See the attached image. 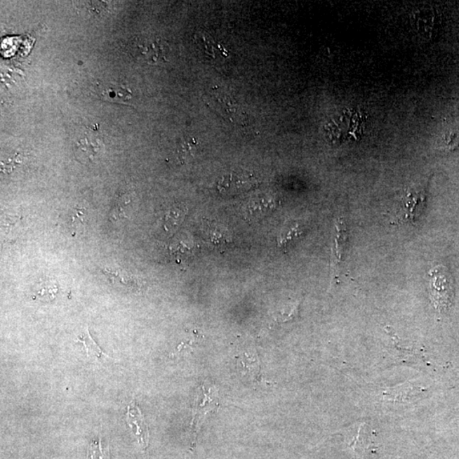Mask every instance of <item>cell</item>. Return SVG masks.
Returning <instances> with one entry per match:
<instances>
[{
    "instance_id": "obj_1",
    "label": "cell",
    "mask_w": 459,
    "mask_h": 459,
    "mask_svg": "<svg viewBox=\"0 0 459 459\" xmlns=\"http://www.w3.org/2000/svg\"><path fill=\"white\" fill-rule=\"evenodd\" d=\"M426 190L422 187L406 189L397 200L392 211V225H414L425 211Z\"/></svg>"
},
{
    "instance_id": "obj_2",
    "label": "cell",
    "mask_w": 459,
    "mask_h": 459,
    "mask_svg": "<svg viewBox=\"0 0 459 459\" xmlns=\"http://www.w3.org/2000/svg\"><path fill=\"white\" fill-rule=\"evenodd\" d=\"M432 277V298L437 311H448L453 299L452 279L448 270L442 265L430 272Z\"/></svg>"
},
{
    "instance_id": "obj_3",
    "label": "cell",
    "mask_w": 459,
    "mask_h": 459,
    "mask_svg": "<svg viewBox=\"0 0 459 459\" xmlns=\"http://www.w3.org/2000/svg\"><path fill=\"white\" fill-rule=\"evenodd\" d=\"M258 184H259V181L251 173L230 172L221 177L217 187L221 194L235 196L253 190L258 186Z\"/></svg>"
},
{
    "instance_id": "obj_4",
    "label": "cell",
    "mask_w": 459,
    "mask_h": 459,
    "mask_svg": "<svg viewBox=\"0 0 459 459\" xmlns=\"http://www.w3.org/2000/svg\"><path fill=\"white\" fill-rule=\"evenodd\" d=\"M103 147L102 137L99 133L87 128L74 145L76 158L84 164L94 162L102 153Z\"/></svg>"
},
{
    "instance_id": "obj_5",
    "label": "cell",
    "mask_w": 459,
    "mask_h": 459,
    "mask_svg": "<svg viewBox=\"0 0 459 459\" xmlns=\"http://www.w3.org/2000/svg\"><path fill=\"white\" fill-rule=\"evenodd\" d=\"M133 51L147 63L155 64L167 62L168 48L163 40L158 38H147L136 40Z\"/></svg>"
},
{
    "instance_id": "obj_6",
    "label": "cell",
    "mask_w": 459,
    "mask_h": 459,
    "mask_svg": "<svg viewBox=\"0 0 459 459\" xmlns=\"http://www.w3.org/2000/svg\"><path fill=\"white\" fill-rule=\"evenodd\" d=\"M348 231L343 219H338L335 222V236L333 248V277L339 279L342 263L344 262L348 248Z\"/></svg>"
},
{
    "instance_id": "obj_7",
    "label": "cell",
    "mask_w": 459,
    "mask_h": 459,
    "mask_svg": "<svg viewBox=\"0 0 459 459\" xmlns=\"http://www.w3.org/2000/svg\"><path fill=\"white\" fill-rule=\"evenodd\" d=\"M201 392L197 397L193 412V429L194 433L201 425V421L206 414L215 411L219 406V398L215 390L201 386Z\"/></svg>"
},
{
    "instance_id": "obj_8",
    "label": "cell",
    "mask_w": 459,
    "mask_h": 459,
    "mask_svg": "<svg viewBox=\"0 0 459 459\" xmlns=\"http://www.w3.org/2000/svg\"><path fill=\"white\" fill-rule=\"evenodd\" d=\"M425 389L421 385H414L412 382H406L397 387L385 390L382 393L385 401L394 404H408L421 397Z\"/></svg>"
},
{
    "instance_id": "obj_9",
    "label": "cell",
    "mask_w": 459,
    "mask_h": 459,
    "mask_svg": "<svg viewBox=\"0 0 459 459\" xmlns=\"http://www.w3.org/2000/svg\"><path fill=\"white\" fill-rule=\"evenodd\" d=\"M127 424L133 430L138 439L139 444L143 449L147 448L149 441V430L138 404L132 401L128 406Z\"/></svg>"
},
{
    "instance_id": "obj_10",
    "label": "cell",
    "mask_w": 459,
    "mask_h": 459,
    "mask_svg": "<svg viewBox=\"0 0 459 459\" xmlns=\"http://www.w3.org/2000/svg\"><path fill=\"white\" fill-rule=\"evenodd\" d=\"M100 96L103 100L110 102L120 104H130L132 99V93L128 88L119 86V84H107L100 88Z\"/></svg>"
},
{
    "instance_id": "obj_11",
    "label": "cell",
    "mask_w": 459,
    "mask_h": 459,
    "mask_svg": "<svg viewBox=\"0 0 459 459\" xmlns=\"http://www.w3.org/2000/svg\"><path fill=\"white\" fill-rule=\"evenodd\" d=\"M221 107V112L225 118L229 119L231 122L236 124H244L246 121V114L240 107L239 105L233 102L232 98L227 95H218L216 98Z\"/></svg>"
},
{
    "instance_id": "obj_12",
    "label": "cell",
    "mask_w": 459,
    "mask_h": 459,
    "mask_svg": "<svg viewBox=\"0 0 459 459\" xmlns=\"http://www.w3.org/2000/svg\"><path fill=\"white\" fill-rule=\"evenodd\" d=\"M239 361L243 375L247 376L253 382L260 380V364L257 354L248 355V353H244V356L240 357Z\"/></svg>"
},
{
    "instance_id": "obj_13",
    "label": "cell",
    "mask_w": 459,
    "mask_h": 459,
    "mask_svg": "<svg viewBox=\"0 0 459 459\" xmlns=\"http://www.w3.org/2000/svg\"><path fill=\"white\" fill-rule=\"evenodd\" d=\"M187 213V208L179 206V205L168 208L163 217L165 231L175 232L182 224Z\"/></svg>"
},
{
    "instance_id": "obj_14",
    "label": "cell",
    "mask_w": 459,
    "mask_h": 459,
    "mask_svg": "<svg viewBox=\"0 0 459 459\" xmlns=\"http://www.w3.org/2000/svg\"><path fill=\"white\" fill-rule=\"evenodd\" d=\"M199 144L193 137H184L177 146V157L180 162L187 163L194 159L199 150Z\"/></svg>"
},
{
    "instance_id": "obj_15",
    "label": "cell",
    "mask_w": 459,
    "mask_h": 459,
    "mask_svg": "<svg viewBox=\"0 0 459 459\" xmlns=\"http://www.w3.org/2000/svg\"><path fill=\"white\" fill-rule=\"evenodd\" d=\"M277 208L276 201L271 197H258L248 204V215L259 216L271 213Z\"/></svg>"
},
{
    "instance_id": "obj_16",
    "label": "cell",
    "mask_w": 459,
    "mask_h": 459,
    "mask_svg": "<svg viewBox=\"0 0 459 459\" xmlns=\"http://www.w3.org/2000/svg\"><path fill=\"white\" fill-rule=\"evenodd\" d=\"M103 272L114 283H119L126 287L139 288V281H137L134 276L130 273L124 271V270L116 269L114 271L109 269H104Z\"/></svg>"
},
{
    "instance_id": "obj_17",
    "label": "cell",
    "mask_w": 459,
    "mask_h": 459,
    "mask_svg": "<svg viewBox=\"0 0 459 459\" xmlns=\"http://www.w3.org/2000/svg\"><path fill=\"white\" fill-rule=\"evenodd\" d=\"M304 233V230L300 225H289L288 227L281 230L277 237V245L279 248H287L292 241L299 239Z\"/></svg>"
},
{
    "instance_id": "obj_18",
    "label": "cell",
    "mask_w": 459,
    "mask_h": 459,
    "mask_svg": "<svg viewBox=\"0 0 459 459\" xmlns=\"http://www.w3.org/2000/svg\"><path fill=\"white\" fill-rule=\"evenodd\" d=\"M75 341L83 344L88 357H95L98 359H100L102 356L111 358L106 353H104L102 349L100 348V346L92 339L88 329H86V332H84L82 335L79 336L78 339Z\"/></svg>"
},
{
    "instance_id": "obj_19",
    "label": "cell",
    "mask_w": 459,
    "mask_h": 459,
    "mask_svg": "<svg viewBox=\"0 0 459 459\" xmlns=\"http://www.w3.org/2000/svg\"><path fill=\"white\" fill-rule=\"evenodd\" d=\"M88 456L91 459H111L109 446H103L102 439L92 441L88 448Z\"/></svg>"
},
{
    "instance_id": "obj_20",
    "label": "cell",
    "mask_w": 459,
    "mask_h": 459,
    "mask_svg": "<svg viewBox=\"0 0 459 459\" xmlns=\"http://www.w3.org/2000/svg\"><path fill=\"white\" fill-rule=\"evenodd\" d=\"M300 306V302L299 301L284 306V309L277 314L276 321L284 324L295 319L299 315Z\"/></svg>"
},
{
    "instance_id": "obj_21",
    "label": "cell",
    "mask_w": 459,
    "mask_h": 459,
    "mask_svg": "<svg viewBox=\"0 0 459 459\" xmlns=\"http://www.w3.org/2000/svg\"><path fill=\"white\" fill-rule=\"evenodd\" d=\"M131 202V197L126 193L117 196L114 206L112 209V215L114 216V218L119 220L122 217H126V208Z\"/></svg>"
},
{
    "instance_id": "obj_22",
    "label": "cell",
    "mask_w": 459,
    "mask_h": 459,
    "mask_svg": "<svg viewBox=\"0 0 459 459\" xmlns=\"http://www.w3.org/2000/svg\"><path fill=\"white\" fill-rule=\"evenodd\" d=\"M86 208H74L71 215L72 227H79L80 225H84L86 223Z\"/></svg>"
},
{
    "instance_id": "obj_23",
    "label": "cell",
    "mask_w": 459,
    "mask_h": 459,
    "mask_svg": "<svg viewBox=\"0 0 459 459\" xmlns=\"http://www.w3.org/2000/svg\"><path fill=\"white\" fill-rule=\"evenodd\" d=\"M58 292L56 285H46L37 293V298L42 300H52L55 299Z\"/></svg>"
}]
</instances>
